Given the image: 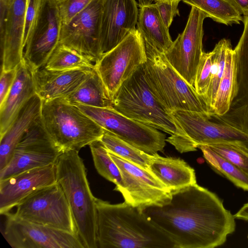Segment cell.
<instances>
[{
  "label": "cell",
  "instance_id": "43",
  "mask_svg": "<svg viewBox=\"0 0 248 248\" xmlns=\"http://www.w3.org/2000/svg\"><path fill=\"white\" fill-rule=\"evenodd\" d=\"M175 0L181 1L182 0H154L155 1H166V2H171Z\"/></svg>",
  "mask_w": 248,
  "mask_h": 248
},
{
  "label": "cell",
  "instance_id": "33",
  "mask_svg": "<svg viewBox=\"0 0 248 248\" xmlns=\"http://www.w3.org/2000/svg\"><path fill=\"white\" fill-rule=\"evenodd\" d=\"M231 45L229 39H222L215 45L212 52L211 80L205 102L212 113L213 104L220 81L224 73L227 49Z\"/></svg>",
  "mask_w": 248,
  "mask_h": 248
},
{
  "label": "cell",
  "instance_id": "37",
  "mask_svg": "<svg viewBox=\"0 0 248 248\" xmlns=\"http://www.w3.org/2000/svg\"><path fill=\"white\" fill-rule=\"evenodd\" d=\"M42 0H28L25 15L24 30V48L37 17Z\"/></svg>",
  "mask_w": 248,
  "mask_h": 248
},
{
  "label": "cell",
  "instance_id": "4",
  "mask_svg": "<svg viewBox=\"0 0 248 248\" xmlns=\"http://www.w3.org/2000/svg\"><path fill=\"white\" fill-rule=\"evenodd\" d=\"M56 182L70 205L84 248H98L96 198L92 193L82 159L76 151L64 152L56 163Z\"/></svg>",
  "mask_w": 248,
  "mask_h": 248
},
{
  "label": "cell",
  "instance_id": "26",
  "mask_svg": "<svg viewBox=\"0 0 248 248\" xmlns=\"http://www.w3.org/2000/svg\"><path fill=\"white\" fill-rule=\"evenodd\" d=\"M63 99L75 106L84 105L97 108L112 106V101L94 68L91 75L78 88Z\"/></svg>",
  "mask_w": 248,
  "mask_h": 248
},
{
  "label": "cell",
  "instance_id": "18",
  "mask_svg": "<svg viewBox=\"0 0 248 248\" xmlns=\"http://www.w3.org/2000/svg\"><path fill=\"white\" fill-rule=\"evenodd\" d=\"M171 114L188 138L192 149L215 141L236 142L248 148V134L197 112L175 110Z\"/></svg>",
  "mask_w": 248,
  "mask_h": 248
},
{
  "label": "cell",
  "instance_id": "15",
  "mask_svg": "<svg viewBox=\"0 0 248 248\" xmlns=\"http://www.w3.org/2000/svg\"><path fill=\"white\" fill-rule=\"evenodd\" d=\"M102 0H93L69 22L62 24L60 43L96 62L103 55L100 32Z\"/></svg>",
  "mask_w": 248,
  "mask_h": 248
},
{
  "label": "cell",
  "instance_id": "32",
  "mask_svg": "<svg viewBox=\"0 0 248 248\" xmlns=\"http://www.w3.org/2000/svg\"><path fill=\"white\" fill-rule=\"evenodd\" d=\"M89 146L94 165L98 173L115 184L114 190L121 187L123 181L120 170L103 143L99 140Z\"/></svg>",
  "mask_w": 248,
  "mask_h": 248
},
{
  "label": "cell",
  "instance_id": "41",
  "mask_svg": "<svg viewBox=\"0 0 248 248\" xmlns=\"http://www.w3.org/2000/svg\"><path fill=\"white\" fill-rule=\"evenodd\" d=\"M233 216L235 218L248 221V202L244 204Z\"/></svg>",
  "mask_w": 248,
  "mask_h": 248
},
{
  "label": "cell",
  "instance_id": "13",
  "mask_svg": "<svg viewBox=\"0 0 248 248\" xmlns=\"http://www.w3.org/2000/svg\"><path fill=\"white\" fill-rule=\"evenodd\" d=\"M205 18L202 12L192 6L183 31L163 53L177 73L194 87L197 68L203 52V24Z\"/></svg>",
  "mask_w": 248,
  "mask_h": 248
},
{
  "label": "cell",
  "instance_id": "36",
  "mask_svg": "<svg viewBox=\"0 0 248 248\" xmlns=\"http://www.w3.org/2000/svg\"><path fill=\"white\" fill-rule=\"evenodd\" d=\"M54 0L56 3L62 24H67L85 9L93 0Z\"/></svg>",
  "mask_w": 248,
  "mask_h": 248
},
{
  "label": "cell",
  "instance_id": "23",
  "mask_svg": "<svg viewBox=\"0 0 248 248\" xmlns=\"http://www.w3.org/2000/svg\"><path fill=\"white\" fill-rule=\"evenodd\" d=\"M42 100L36 94L25 105L16 119L0 138V171L12 158L14 150L25 134L41 120Z\"/></svg>",
  "mask_w": 248,
  "mask_h": 248
},
{
  "label": "cell",
  "instance_id": "10",
  "mask_svg": "<svg viewBox=\"0 0 248 248\" xmlns=\"http://www.w3.org/2000/svg\"><path fill=\"white\" fill-rule=\"evenodd\" d=\"M63 152L46 131L41 119L15 147L9 163L0 171V180L26 170L55 164Z\"/></svg>",
  "mask_w": 248,
  "mask_h": 248
},
{
  "label": "cell",
  "instance_id": "21",
  "mask_svg": "<svg viewBox=\"0 0 248 248\" xmlns=\"http://www.w3.org/2000/svg\"><path fill=\"white\" fill-rule=\"evenodd\" d=\"M94 68L52 70L42 67L34 70L31 72L36 94L42 101L65 98L88 78Z\"/></svg>",
  "mask_w": 248,
  "mask_h": 248
},
{
  "label": "cell",
  "instance_id": "8",
  "mask_svg": "<svg viewBox=\"0 0 248 248\" xmlns=\"http://www.w3.org/2000/svg\"><path fill=\"white\" fill-rule=\"evenodd\" d=\"M146 60L144 39L136 29L94 63L111 101L122 83Z\"/></svg>",
  "mask_w": 248,
  "mask_h": 248
},
{
  "label": "cell",
  "instance_id": "11",
  "mask_svg": "<svg viewBox=\"0 0 248 248\" xmlns=\"http://www.w3.org/2000/svg\"><path fill=\"white\" fill-rule=\"evenodd\" d=\"M108 152L122 178L123 186L115 190L122 194L125 202L142 210L161 206L170 199L171 191L150 171Z\"/></svg>",
  "mask_w": 248,
  "mask_h": 248
},
{
  "label": "cell",
  "instance_id": "6",
  "mask_svg": "<svg viewBox=\"0 0 248 248\" xmlns=\"http://www.w3.org/2000/svg\"><path fill=\"white\" fill-rule=\"evenodd\" d=\"M41 121L63 152L79 151L100 139L103 128L77 106L63 98L42 101Z\"/></svg>",
  "mask_w": 248,
  "mask_h": 248
},
{
  "label": "cell",
  "instance_id": "40",
  "mask_svg": "<svg viewBox=\"0 0 248 248\" xmlns=\"http://www.w3.org/2000/svg\"><path fill=\"white\" fill-rule=\"evenodd\" d=\"M230 0L241 15L248 16V0Z\"/></svg>",
  "mask_w": 248,
  "mask_h": 248
},
{
  "label": "cell",
  "instance_id": "38",
  "mask_svg": "<svg viewBox=\"0 0 248 248\" xmlns=\"http://www.w3.org/2000/svg\"><path fill=\"white\" fill-rule=\"evenodd\" d=\"M180 1L171 2L162 1H155L160 16L166 27L169 29L174 17L179 16L178 5Z\"/></svg>",
  "mask_w": 248,
  "mask_h": 248
},
{
  "label": "cell",
  "instance_id": "35",
  "mask_svg": "<svg viewBox=\"0 0 248 248\" xmlns=\"http://www.w3.org/2000/svg\"><path fill=\"white\" fill-rule=\"evenodd\" d=\"M212 64V52L203 51L197 68L194 88L205 102L211 80Z\"/></svg>",
  "mask_w": 248,
  "mask_h": 248
},
{
  "label": "cell",
  "instance_id": "19",
  "mask_svg": "<svg viewBox=\"0 0 248 248\" xmlns=\"http://www.w3.org/2000/svg\"><path fill=\"white\" fill-rule=\"evenodd\" d=\"M138 14L136 0H102L100 44L103 55L136 29Z\"/></svg>",
  "mask_w": 248,
  "mask_h": 248
},
{
  "label": "cell",
  "instance_id": "9",
  "mask_svg": "<svg viewBox=\"0 0 248 248\" xmlns=\"http://www.w3.org/2000/svg\"><path fill=\"white\" fill-rule=\"evenodd\" d=\"M76 106L102 128L147 154L154 155L162 152L166 145L165 134L155 127L121 114L111 107Z\"/></svg>",
  "mask_w": 248,
  "mask_h": 248
},
{
  "label": "cell",
  "instance_id": "12",
  "mask_svg": "<svg viewBox=\"0 0 248 248\" xmlns=\"http://www.w3.org/2000/svg\"><path fill=\"white\" fill-rule=\"evenodd\" d=\"M62 20L54 0H42L27 40L23 61L32 72L44 67L60 43Z\"/></svg>",
  "mask_w": 248,
  "mask_h": 248
},
{
  "label": "cell",
  "instance_id": "29",
  "mask_svg": "<svg viewBox=\"0 0 248 248\" xmlns=\"http://www.w3.org/2000/svg\"><path fill=\"white\" fill-rule=\"evenodd\" d=\"M100 140L108 151L149 170V166L153 155L147 154L133 146L104 129Z\"/></svg>",
  "mask_w": 248,
  "mask_h": 248
},
{
  "label": "cell",
  "instance_id": "34",
  "mask_svg": "<svg viewBox=\"0 0 248 248\" xmlns=\"http://www.w3.org/2000/svg\"><path fill=\"white\" fill-rule=\"evenodd\" d=\"M205 145L248 173V148L238 142L227 141H215Z\"/></svg>",
  "mask_w": 248,
  "mask_h": 248
},
{
  "label": "cell",
  "instance_id": "16",
  "mask_svg": "<svg viewBox=\"0 0 248 248\" xmlns=\"http://www.w3.org/2000/svg\"><path fill=\"white\" fill-rule=\"evenodd\" d=\"M28 0H0L1 71L16 69L23 61Z\"/></svg>",
  "mask_w": 248,
  "mask_h": 248
},
{
  "label": "cell",
  "instance_id": "25",
  "mask_svg": "<svg viewBox=\"0 0 248 248\" xmlns=\"http://www.w3.org/2000/svg\"><path fill=\"white\" fill-rule=\"evenodd\" d=\"M137 25L144 42L159 51L164 53L172 44L155 3L140 7Z\"/></svg>",
  "mask_w": 248,
  "mask_h": 248
},
{
  "label": "cell",
  "instance_id": "17",
  "mask_svg": "<svg viewBox=\"0 0 248 248\" xmlns=\"http://www.w3.org/2000/svg\"><path fill=\"white\" fill-rule=\"evenodd\" d=\"M244 30L234 50L235 76L233 93L228 112L212 115L211 120L221 122L248 134V16L243 17Z\"/></svg>",
  "mask_w": 248,
  "mask_h": 248
},
{
  "label": "cell",
  "instance_id": "3",
  "mask_svg": "<svg viewBox=\"0 0 248 248\" xmlns=\"http://www.w3.org/2000/svg\"><path fill=\"white\" fill-rule=\"evenodd\" d=\"M111 107L121 114L169 133L166 141L181 153L192 151L188 138L171 113L166 111L151 92L142 65L121 85Z\"/></svg>",
  "mask_w": 248,
  "mask_h": 248
},
{
  "label": "cell",
  "instance_id": "44",
  "mask_svg": "<svg viewBox=\"0 0 248 248\" xmlns=\"http://www.w3.org/2000/svg\"></svg>",
  "mask_w": 248,
  "mask_h": 248
},
{
  "label": "cell",
  "instance_id": "14",
  "mask_svg": "<svg viewBox=\"0 0 248 248\" xmlns=\"http://www.w3.org/2000/svg\"><path fill=\"white\" fill-rule=\"evenodd\" d=\"M3 236L14 248H84L78 236L16 217L8 213Z\"/></svg>",
  "mask_w": 248,
  "mask_h": 248
},
{
  "label": "cell",
  "instance_id": "1",
  "mask_svg": "<svg viewBox=\"0 0 248 248\" xmlns=\"http://www.w3.org/2000/svg\"><path fill=\"white\" fill-rule=\"evenodd\" d=\"M172 241L174 248H214L235 230L233 215L214 193L197 183L171 191L161 206L142 210Z\"/></svg>",
  "mask_w": 248,
  "mask_h": 248
},
{
  "label": "cell",
  "instance_id": "42",
  "mask_svg": "<svg viewBox=\"0 0 248 248\" xmlns=\"http://www.w3.org/2000/svg\"><path fill=\"white\" fill-rule=\"evenodd\" d=\"M140 7L152 3L154 0H138Z\"/></svg>",
  "mask_w": 248,
  "mask_h": 248
},
{
  "label": "cell",
  "instance_id": "20",
  "mask_svg": "<svg viewBox=\"0 0 248 248\" xmlns=\"http://www.w3.org/2000/svg\"><path fill=\"white\" fill-rule=\"evenodd\" d=\"M55 164L26 170L0 180V213L6 215L33 192L56 183Z\"/></svg>",
  "mask_w": 248,
  "mask_h": 248
},
{
  "label": "cell",
  "instance_id": "31",
  "mask_svg": "<svg viewBox=\"0 0 248 248\" xmlns=\"http://www.w3.org/2000/svg\"><path fill=\"white\" fill-rule=\"evenodd\" d=\"M44 67L52 70H65L83 68H93L94 65L85 55L64 44L59 43Z\"/></svg>",
  "mask_w": 248,
  "mask_h": 248
},
{
  "label": "cell",
  "instance_id": "7",
  "mask_svg": "<svg viewBox=\"0 0 248 248\" xmlns=\"http://www.w3.org/2000/svg\"><path fill=\"white\" fill-rule=\"evenodd\" d=\"M16 207L14 215L18 218L78 235L70 205L57 182L33 192Z\"/></svg>",
  "mask_w": 248,
  "mask_h": 248
},
{
  "label": "cell",
  "instance_id": "5",
  "mask_svg": "<svg viewBox=\"0 0 248 248\" xmlns=\"http://www.w3.org/2000/svg\"><path fill=\"white\" fill-rule=\"evenodd\" d=\"M145 43V42H144ZM147 60L142 65L145 79L164 109L197 112L212 115L203 99L173 68L164 54L145 43Z\"/></svg>",
  "mask_w": 248,
  "mask_h": 248
},
{
  "label": "cell",
  "instance_id": "27",
  "mask_svg": "<svg viewBox=\"0 0 248 248\" xmlns=\"http://www.w3.org/2000/svg\"><path fill=\"white\" fill-rule=\"evenodd\" d=\"M235 76L234 50L231 45L227 51L224 73L212 107V115L223 116L229 109L233 93Z\"/></svg>",
  "mask_w": 248,
  "mask_h": 248
},
{
  "label": "cell",
  "instance_id": "24",
  "mask_svg": "<svg viewBox=\"0 0 248 248\" xmlns=\"http://www.w3.org/2000/svg\"><path fill=\"white\" fill-rule=\"evenodd\" d=\"M149 170L170 191L197 183L194 169L180 158L154 154Z\"/></svg>",
  "mask_w": 248,
  "mask_h": 248
},
{
  "label": "cell",
  "instance_id": "22",
  "mask_svg": "<svg viewBox=\"0 0 248 248\" xmlns=\"http://www.w3.org/2000/svg\"><path fill=\"white\" fill-rule=\"evenodd\" d=\"M36 94L32 72L23 61L5 100L0 105V137L8 130L27 103Z\"/></svg>",
  "mask_w": 248,
  "mask_h": 248
},
{
  "label": "cell",
  "instance_id": "28",
  "mask_svg": "<svg viewBox=\"0 0 248 248\" xmlns=\"http://www.w3.org/2000/svg\"><path fill=\"white\" fill-rule=\"evenodd\" d=\"M200 9L206 17L226 25L240 24L243 18L230 0H182Z\"/></svg>",
  "mask_w": 248,
  "mask_h": 248
},
{
  "label": "cell",
  "instance_id": "2",
  "mask_svg": "<svg viewBox=\"0 0 248 248\" xmlns=\"http://www.w3.org/2000/svg\"><path fill=\"white\" fill-rule=\"evenodd\" d=\"M96 205L98 248H174L170 238L139 208L97 198Z\"/></svg>",
  "mask_w": 248,
  "mask_h": 248
},
{
  "label": "cell",
  "instance_id": "30",
  "mask_svg": "<svg viewBox=\"0 0 248 248\" xmlns=\"http://www.w3.org/2000/svg\"><path fill=\"white\" fill-rule=\"evenodd\" d=\"M203 156L210 166L224 175L235 186L248 191V173L227 161L215 153L208 146L200 145Z\"/></svg>",
  "mask_w": 248,
  "mask_h": 248
},
{
  "label": "cell",
  "instance_id": "39",
  "mask_svg": "<svg viewBox=\"0 0 248 248\" xmlns=\"http://www.w3.org/2000/svg\"><path fill=\"white\" fill-rule=\"evenodd\" d=\"M16 72L17 68L9 71H1L0 79V105L4 101L10 92L15 80Z\"/></svg>",
  "mask_w": 248,
  "mask_h": 248
}]
</instances>
